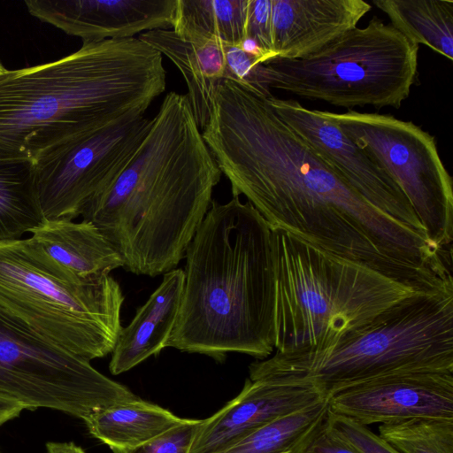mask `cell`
I'll return each instance as SVG.
<instances>
[{
  "instance_id": "6da1fadb",
  "label": "cell",
  "mask_w": 453,
  "mask_h": 453,
  "mask_svg": "<svg viewBox=\"0 0 453 453\" xmlns=\"http://www.w3.org/2000/svg\"><path fill=\"white\" fill-rule=\"evenodd\" d=\"M202 135L233 196H244L271 229L404 284L414 282L433 257L427 235L365 200L266 98L224 81Z\"/></svg>"
},
{
  "instance_id": "7a4b0ae2",
  "label": "cell",
  "mask_w": 453,
  "mask_h": 453,
  "mask_svg": "<svg viewBox=\"0 0 453 453\" xmlns=\"http://www.w3.org/2000/svg\"><path fill=\"white\" fill-rule=\"evenodd\" d=\"M221 175L187 96L171 91L130 162L81 216L109 241L123 268L156 277L185 257Z\"/></svg>"
},
{
  "instance_id": "3957f363",
  "label": "cell",
  "mask_w": 453,
  "mask_h": 453,
  "mask_svg": "<svg viewBox=\"0 0 453 453\" xmlns=\"http://www.w3.org/2000/svg\"><path fill=\"white\" fill-rule=\"evenodd\" d=\"M166 87L162 54L138 37L82 43L58 60L0 73V161L144 115Z\"/></svg>"
},
{
  "instance_id": "277c9868",
  "label": "cell",
  "mask_w": 453,
  "mask_h": 453,
  "mask_svg": "<svg viewBox=\"0 0 453 453\" xmlns=\"http://www.w3.org/2000/svg\"><path fill=\"white\" fill-rule=\"evenodd\" d=\"M177 319L166 347L223 362L274 350L272 230L250 202L212 200L188 244Z\"/></svg>"
},
{
  "instance_id": "5b68a950",
  "label": "cell",
  "mask_w": 453,
  "mask_h": 453,
  "mask_svg": "<svg viewBox=\"0 0 453 453\" xmlns=\"http://www.w3.org/2000/svg\"><path fill=\"white\" fill-rule=\"evenodd\" d=\"M250 380L309 383L326 398L381 376L453 371V287L418 291L331 347L250 364Z\"/></svg>"
},
{
  "instance_id": "8992f818",
  "label": "cell",
  "mask_w": 453,
  "mask_h": 453,
  "mask_svg": "<svg viewBox=\"0 0 453 453\" xmlns=\"http://www.w3.org/2000/svg\"><path fill=\"white\" fill-rule=\"evenodd\" d=\"M271 230L276 353L327 349L418 292L285 230Z\"/></svg>"
},
{
  "instance_id": "52a82bcc",
  "label": "cell",
  "mask_w": 453,
  "mask_h": 453,
  "mask_svg": "<svg viewBox=\"0 0 453 453\" xmlns=\"http://www.w3.org/2000/svg\"><path fill=\"white\" fill-rule=\"evenodd\" d=\"M124 299L110 274L79 277L31 237L0 242V309L88 361L112 352Z\"/></svg>"
},
{
  "instance_id": "ba28073f",
  "label": "cell",
  "mask_w": 453,
  "mask_h": 453,
  "mask_svg": "<svg viewBox=\"0 0 453 453\" xmlns=\"http://www.w3.org/2000/svg\"><path fill=\"white\" fill-rule=\"evenodd\" d=\"M419 46L372 17L317 52L259 65L262 87L353 108L398 109L417 81Z\"/></svg>"
},
{
  "instance_id": "9c48e42d",
  "label": "cell",
  "mask_w": 453,
  "mask_h": 453,
  "mask_svg": "<svg viewBox=\"0 0 453 453\" xmlns=\"http://www.w3.org/2000/svg\"><path fill=\"white\" fill-rule=\"evenodd\" d=\"M0 395L27 410L49 408L86 420L139 398L89 361L52 342L0 309Z\"/></svg>"
},
{
  "instance_id": "30bf717a",
  "label": "cell",
  "mask_w": 453,
  "mask_h": 453,
  "mask_svg": "<svg viewBox=\"0 0 453 453\" xmlns=\"http://www.w3.org/2000/svg\"><path fill=\"white\" fill-rule=\"evenodd\" d=\"M319 112L390 175L428 238L452 253L453 182L434 137L412 121L391 115L353 110Z\"/></svg>"
},
{
  "instance_id": "8fae6325",
  "label": "cell",
  "mask_w": 453,
  "mask_h": 453,
  "mask_svg": "<svg viewBox=\"0 0 453 453\" xmlns=\"http://www.w3.org/2000/svg\"><path fill=\"white\" fill-rule=\"evenodd\" d=\"M152 119L144 115L42 151L32 162L44 219H74L86 203L107 188L130 162Z\"/></svg>"
},
{
  "instance_id": "7c38bea8",
  "label": "cell",
  "mask_w": 453,
  "mask_h": 453,
  "mask_svg": "<svg viewBox=\"0 0 453 453\" xmlns=\"http://www.w3.org/2000/svg\"><path fill=\"white\" fill-rule=\"evenodd\" d=\"M273 111L311 144L357 194L379 211L421 234L426 231L390 175L319 110L298 101L266 98Z\"/></svg>"
},
{
  "instance_id": "4fadbf2b",
  "label": "cell",
  "mask_w": 453,
  "mask_h": 453,
  "mask_svg": "<svg viewBox=\"0 0 453 453\" xmlns=\"http://www.w3.org/2000/svg\"><path fill=\"white\" fill-rule=\"evenodd\" d=\"M327 401L332 412L365 426L417 418L453 419V371L373 378L342 388Z\"/></svg>"
},
{
  "instance_id": "5bb4252c",
  "label": "cell",
  "mask_w": 453,
  "mask_h": 453,
  "mask_svg": "<svg viewBox=\"0 0 453 453\" xmlns=\"http://www.w3.org/2000/svg\"><path fill=\"white\" fill-rule=\"evenodd\" d=\"M28 12L82 43L172 28L177 0H26Z\"/></svg>"
},
{
  "instance_id": "9a60e30c",
  "label": "cell",
  "mask_w": 453,
  "mask_h": 453,
  "mask_svg": "<svg viewBox=\"0 0 453 453\" xmlns=\"http://www.w3.org/2000/svg\"><path fill=\"white\" fill-rule=\"evenodd\" d=\"M325 399L309 383L248 379L235 398L203 419L188 453H223L272 421Z\"/></svg>"
},
{
  "instance_id": "2e32d148",
  "label": "cell",
  "mask_w": 453,
  "mask_h": 453,
  "mask_svg": "<svg viewBox=\"0 0 453 453\" xmlns=\"http://www.w3.org/2000/svg\"><path fill=\"white\" fill-rule=\"evenodd\" d=\"M371 10L365 0H272L273 59L317 52L357 27Z\"/></svg>"
},
{
  "instance_id": "e0dca14e",
  "label": "cell",
  "mask_w": 453,
  "mask_h": 453,
  "mask_svg": "<svg viewBox=\"0 0 453 453\" xmlns=\"http://www.w3.org/2000/svg\"><path fill=\"white\" fill-rule=\"evenodd\" d=\"M184 271L173 269L163 280L131 322L121 327L109 364L118 375L127 372L164 348L175 325L184 286Z\"/></svg>"
},
{
  "instance_id": "ac0fdd59",
  "label": "cell",
  "mask_w": 453,
  "mask_h": 453,
  "mask_svg": "<svg viewBox=\"0 0 453 453\" xmlns=\"http://www.w3.org/2000/svg\"><path fill=\"white\" fill-rule=\"evenodd\" d=\"M180 71L188 88L187 98L201 132L209 123L214 97L226 81V44L216 39H182L173 29H156L139 35Z\"/></svg>"
},
{
  "instance_id": "d6986e66",
  "label": "cell",
  "mask_w": 453,
  "mask_h": 453,
  "mask_svg": "<svg viewBox=\"0 0 453 453\" xmlns=\"http://www.w3.org/2000/svg\"><path fill=\"white\" fill-rule=\"evenodd\" d=\"M31 234L47 254L79 277L110 274L124 265L112 245L91 222L44 219Z\"/></svg>"
},
{
  "instance_id": "ffe728a7",
  "label": "cell",
  "mask_w": 453,
  "mask_h": 453,
  "mask_svg": "<svg viewBox=\"0 0 453 453\" xmlns=\"http://www.w3.org/2000/svg\"><path fill=\"white\" fill-rule=\"evenodd\" d=\"M166 409L140 398L109 406L84 422L114 452L137 447L183 422Z\"/></svg>"
},
{
  "instance_id": "44dd1931",
  "label": "cell",
  "mask_w": 453,
  "mask_h": 453,
  "mask_svg": "<svg viewBox=\"0 0 453 453\" xmlns=\"http://www.w3.org/2000/svg\"><path fill=\"white\" fill-rule=\"evenodd\" d=\"M372 4L410 42L453 59L452 0H372Z\"/></svg>"
},
{
  "instance_id": "7402d4cb",
  "label": "cell",
  "mask_w": 453,
  "mask_h": 453,
  "mask_svg": "<svg viewBox=\"0 0 453 453\" xmlns=\"http://www.w3.org/2000/svg\"><path fill=\"white\" fill-rule=\"evenodd\" d=\"M249 0H177L172 29L182 39L239 46L246 37Z\"/></svg>"
},
{
  "instance_id": "603a6c76",
  "label": "cell",
  "mask_w": 453,
  "mask_h": 453,
  "mask_svg": "<svg viewBox=\"0 0 453 453\" xmlns=\"http://www.w3.org/2000/svg\"><path fill=\"white\" fill-rule=\"evenodd\" d=\"M43 220L32 162L0 161V242L20 239Z\"/></svg>"
},
{
  "instance_id": "cb8c5ba5",
  "label": "cell",
  "mask_w": 453,
  "mask_h": 453,
  "mask_svg": "<svg viewBox=\"0 0 453 453\" xmlns=\"http://www.w3.org/2000/svg\"><path fill=\"white\" fill-rule=\"evenodd\" d=\"M328 410L327 399L322 400L272 421L223 453H304Z\"/></svg>"
},
{
  "instance_id": "d4e9b609",
  "label": "cell",
  "mask_w": 453,
  "mask_h": 453,
  "mask_svg": "<svg viewBox=\"0 0 453 453\" xmlns=\"http://www.w3.org/2000/svg\"><path fill=\"white\" fill-rule=\"evenodd\" d=\"M379 432L402 453H453V419L410 418L381 424Z\"/></svg>"
},
{
  "instance_id": "484cf974",
  "label": "cell",
  "mask_w": 453,
  "mask_h": 453,
  "mask_svg": "<svg viewBox=\"0 0 453 453\" xmlns=\"http://www.w3.org/2000/svg\"><path fill=\"white\" fill-rule=\"evenodd\" d=\"M202 421L185 418L180 424L137 447L115 453H188Z\"/></svg>"
},
{
  "instance_id": "4316f807",
  "label": "cell",
  "mask_w": 453,
  "mask_h": 453,
  "mask_svg": "<svg viewBox=\"0 0 453 453\" xmlns=\"http://www.w3.org/2000/svg\"><path fill=\"white\" fill-rule=\"evenodd\" d=\"M326 420L333 429L361 453H402L366 426L347 417L328 410Z\"/></svg>"
},
{
  "instance_id": "83f0119b",
  "label": "cell",
  "mask_w": 453,
  "mask_h": 453,
  "mask_svg": "<svg viewBox=\"0 0 453 453\" xmlns=\"http://www.w3.org/2000/svg\"><path fill=\"white\" fill-rule=\"evenodd\" d=\"M271 17L272 0H249L246 37L251 38L258 44L265 53L267 62L273 58Z\"/></svg>"
},
{
  "instance_id": "f1b7e54d",
  "label": "cell",
  "mask_w": 453,
  "mask_h": 453,
  "mask_svg": "<svg viewBox=\"0 0 453 453\" xmlns=\"http://www.w3.org/2000/svg\"><path fill=\"white\" fill-rule=\"evenodd\" d=\"M327 417V416H326ZM304 453H361L328 424L326 418Z\"/></svg>"
},
{
  "instance_id": "f546056e",
  "label": "cell",
  "mask_w": 453,
  "mask_h": 453,
  "mask_svg": "<svg viewBox=\"0 0 453 453\" xmlns=\"http://www.w3.org/2000/svg\"><path fill=\"white\" fill-rule=\"evenodd\" d=\"M27 408L19 403L0 395V426L19 416Z\"/></svg>"
},
{
  "instance_id": "4dcf8cb0",
  "label": "cell",
  "mask_w": 453,
  "mask_h": 453,
  "mask_svg": "<svg viewBox=\"0 0 453 453\" xmlns=\"http://www.w3.org/2000/svg\"><path fill=\"white\" fill-rule=\"evenodd\" d=\"M47 453H86L73 442L50 441L46 443Z\"/></svg>"
},
{
  "instance_id": "1f68e13d",
  "label": "cell",
  "mask_w": 453,
  "mask_h": 453,
  "mask_svg": "<svg viewBox=\"0 0 453 453\" xmlns=\"http://www.w3.org/2000/svg\"><path fill=\"white\" fill-rule=\"evenodd\" d=\"M6 70V68L3 65V64L0 62V73H2L3 72H4Z\"/></svg>"
}]
</instances>
